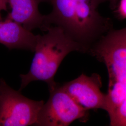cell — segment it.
Masks as SVG:
<instances>
[{
  "label": "cell",
  "instance_id": "obj_7",
  "mask_svg": "<svg viewBox=\"0 0 126 126\" xmlns=\"http://www.w3.org/2000/svg\"><path fill=\"white\" fill-rule=\"evenodd\" d=\"M11 11L8 18L22 25L27 30L40 29L45 31V15L41 13L39 5L48 0H7Z\"/></svg>",
  "mask_w": 126,
  "mask_h": 126
},
{
  "label": "cell",
  "instance_id": "obj_4",
  "mask_svg": "<svg viewBox=\"0 0 126 126\" xmlns=\"http://www.w3.org/2000/svg\"><path fill=\"white\" fill-rule=\"evenodd\" d=\"M45 102L25 97L0 80V126H35Z\"/></svg>",
  "mask_w": 126,
  "mask_h": 126
},
{
  "label": "cell",
  "instance_id": "obj_1",
  "mask_svg": "<svg viewBox=\"0 0 126 126\" xmlns=\"http://www.w3.org/2000/svg\"><path fill=\"white\" fill-rule=\"evenodd\" d=\"M105 0H48L52 9L45 15V31L51 26L60 28L87 53L90 48L113 29L110 18L99 13Z\"/></svg>",
  "mask_w": 126,
  "mask_h": 126
},
{
  "label": "cell",
  "instance_id": "obj_8",
  "mask_svg": "<svg viewBox=\"0 0 126 126\" xmlns=\"http://www.w3.org/2000/svg\"><path fill=\"white\" fill-rule=\"evenodd\" d=\"M37 35L19 23L5 18L0 20V43L9 50L22 49L34 52Z\"/></svg>",
  "mask_w": 126,
  "mask_h": 126
},
{
  "label": "cell",
  "instance_id": "obj_5",
  "mask_svg": "<svg viewBox=\"0 0 126 126\" xmlns=\"http://www.w3.org/2000/svg\"><path fill=\"white\" fill-rule=\"evenodd\" d=\"M50 97L44 103L35 126H67L79 120L85 122L89 111L79 105L59 84L50 92Z\"/></svg>",
  "mask_w": 126,
  "mask_h": 126
},
{
  "label": "cell",
  "instance_id": "obj_2",
  "mask_svg": "<svg viewBox=\"0 0 126 126\" xmlns=\"http://www.w3.org/2000/svg\"><path fill=\"white\" fill-rule=\"evenodd\" d=\"M103 63L108 82L105 111L110 126H126V26L113 28L88 51Z\"/></svg>",
  "mask_w": 126,
  "mask_h": 126
},
{
  "label": "cell",
  "instance_id": "obj_3",
  "mask_svg": "<svg viewBox=\"0 0 126 126\" xmlns=\"http://www.w3.org/2000/svg\"><path fill=\"white\" fill-rule=\"evenodd\" d=\"M43 35H37L35 55L28 72L21 74V84L19 91L34 81L45 82L50 92L58 84L54 77L66 56L73 51L86 53L81 45L68 36L60 28L51 26Z\"/></svg>",
  "mask_w": 126,
  "mask_h": 126
},
{
  "label": "cell",
  "instance_id": "obj_6",
  "mask_svg": "<svg viewBox=\"0 0 126 126\" xmlns=\"http://www.w3.org/2000/svg\"><path fill=\"white\" fill-rule=\"evenodd\" d=\"M61 86L77 103L86 110L105 111L106 94L101 91L102 82L99 74L94 73L87 76L82 73Z\"/></svg>",
  "mask_w": 126,
  "mask_h": 126
},
{
  "label": "cell",
  "instance_id": "obj_11",
  "mask_svg": "<svg viewBox=\"0 0 126 126\" xmlns=\"http://www.w3.org/2000/svg\"><path fill=\"white\" fill-rule=\"evenodd\" d=\"M105 2H108L110 3L111 8L113 9L115 8L118 0H105Z\"/></svg>",
  "mask_w": 126,
  "mask_h": 126
},
{
  "label": "cell",
  "instance_id": "obj_10",
  "mask_svg": "<svg viewBox=\"0 0 126 126\" xmlns=\"http://www.w3.org/2000/svg\"><path fill=\"white\" fill-rule=\"evenodd\" d=\"M8 2L7 0H0V20H1V12L3 10H7Z\"/></svg>",
  "mask_w": 126,
  "mask_h": 126
},
{
  "label": "cell",
  "instance_id": "obj_9",
  "mask_svg": "<svg viewBox=\"0 0 126 126\" xmlns=\"http://www.w3.org/2000/svg\"><path fill=\"white\" fill-rule=\"evenodd\" d=\"M114 13L118 19L126 20V0H118Z\"/></svg>",
  "mask_w": 126,
  "mask_h": 126
}]
</instances>
